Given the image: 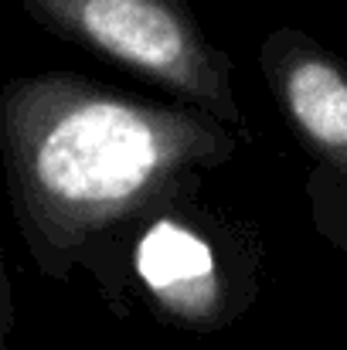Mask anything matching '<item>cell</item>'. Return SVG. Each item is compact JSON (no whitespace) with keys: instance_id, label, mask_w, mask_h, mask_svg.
I'll return each instance as SVG.
<instances>
[{"instance_id":"obj_1","label":"cell","mask_w":347,"mask_h":350,"mask_svg":"<svg viewBox=\"0 0 347 350\" xmlns=\"http://www.w3.org/2000/svg\"><path fill=\"white\" fill-rule=\"evenodd\" d=\"M235 150L238 136L201 109L75 72L21 75L0 89L7 201L44 279L65 282L106 238L181 204Z\"/></svg>"},{"instance_id":"obj_2","label":"cell","mask_w":347,"mask_h":350,"mask_svg":"<svg viewBox=\"0 0 347 350\" xmlns=\"http://www.w3.org/2000/svg\"><path fill=\"white\" fill-rule=\"evenodd\" d=\"M48 34L79 44L181 106L218 122H242L231 58L208 38L194 0H17Z\"/></svg>"},{"instance_id":"obj_3","label":"cell","mask_w":347,"mask_h":350,"mask_svg":"<svg viewBox=\"0 0 347 350\" xmlns=\"http://www.w3.org/2000/svg\"><path fill=\"white\" fill-rule=\"evenodd\" d=\"M184 211V201L150 218L133 245V269L160 320L215 334L245 310V296L229 275L215 241Z\"/></svg>"},{"instance_id":"obj_4","label":"cell","mask_w":347,"mask_h":350,"mask_svg":"<svg viewBox=\"0 0 347 350\" xmlns=\"http://www.w3.org/2000/svg\"><path fill=\"white\" fill-rule=\"evenodd\" d=\"M259 62L293 136L347 180V62L296 27H276Z\"/></svg>"},{"instance_id":"obj_5","label":"cell","mask_w":347,"mask_h":350,"mask_svg":"<svg viewBox=\"0 0 347 350\" xmlns=\"http://www.w3.org/2000/svg\"><path fill=\"white\" fill-rule=\"evenodd\" d=\"M14 334V289L7 279V262H3V245H0V350H7Z\"/></svg>"}]
</instances>
